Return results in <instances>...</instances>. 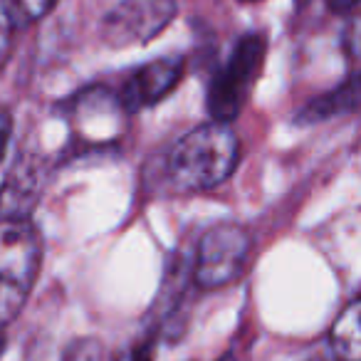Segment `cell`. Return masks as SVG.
<instances>
[{
  "label": "cell",
  "instance_id": "3",
  "mask_svg": "<svg viewBox=\"0 0 361 361\" xmlns=\"http://www.w3.org/2000/svg\"><path fill=\"white\" fill-rule=\"evenodd\" d=\"M265 62V37L250 32L240 37L228 62L216 72L208 87V114L213 121L231 124L245 106Z\"/></svg>",
  "mask_w": 361,
  "mask_h": 361
},
{
  "label": "cell",
  "instance_id": "5",
  "mask_svg": "<svg viewBox=\"0 0 361 361\" xmlns=\"http://www.w3.org/2000/svg\"><path fill=\"white\" fill-rule=\"evenodd\" d=\"M176 0H121L102 20V37L109 47L146 45L171 25Z\"/></svg>",
  "mask_w": 361,
  "mask_h": 361
},
{
  "label": "cell",
  "instance_id": "11",
  "mask_svg": "<svg viewBox=\"0 0 361 361\" xmlns=\"http://www.w3.org/2000/svg\"><path fill=\"white\" fill-rule=\"evenodd\" d=\"M154 351H156L154 336H141L139 341L121 349L114 361H154Z\"/></svg>",
  "mask_w": 361,
  "mask_h": 361
},
{
  "label": "cell",
  "instance_id": "14",
  "mask_svg": "<svg viewBox=\"0 0 361 361\" xmlns=\"http://www.w3.org/2000/svg\"><path fill=\"white\" fill-rule=\"evenodd\" d=\"M359 3V0H329L331 11L336 13H346V11H354V6Z\"/></svg>",
  "mask_w": 361,
  "mask_h": 361
},
{
  "label": "cell",
  "instance_id": "4",
  "mask_svg": "<svg viewBox=\"0 0 361 361\" xmlns=\"http://www.w3.org/2000/svg\"><path fill=\"white\" fill-rule=\"evenodd\" d=\"M250 255V235L238 223H216L198 240L191 277L203 290H221L243 275Z\"/></svg>",
  "mask_w": 361,
  "mask_h": 361
},
{
  "label": "cell",
  "instance_id": "10",
  "mask_svg": "<svg viewBox=\"0 0 361 361\" xmlns=\"http://www.w3.org/2000/svg\"><path fill=\"white\" fill-rule=\"evenodd\" d=\"M57 3L60 0H0V6L13 25H32V23L42 20L47 13H52Z\"/></svg>",
  "mask_w": 361,
  "mask_h": 361
},
{
  "label": "cell",
  "instance_id": "13",
  "mask_svg": "<svg viewBox=\"0 0 361 361\" xmlns=\"http://www.w3.org/2000/svg\"><path fill=\"white\" fill-rule=\"evenodd\" d=\"M8 139H11V119H8V114H3L0 116V159L6 156Z\"/></svg>",
  "mask_w": 361,
  "mask_h": 361
},
{
  "label": "cell",
  "instance_id": "6",
  "mask_svg": "<svg viewBox=\"0 0 361 361\" xmlns=\"http://www.w3.org/2000/svg\"><path fill=\"white\" fill-rule=\"evenodd\" d=\"M183 70H186V60L178 55L151 60L149 65L139 67L126 77L119 104L124 106V111H141L159 104L178 87Z\"/></svg>",
  "mask_w": 361,
  "mask_h": 361
},
{
  "label": "cell",
  "instance_id": "12",
  "mask_svg": "<svg viewBox=\"0 0 361 361\" xmlns=\"http://www.w3.org/2000/svg\"><path fill=\"white\" fill-rule=\"evenodd\" d=\"M11 37H13V23L8 20L6 11L0 6V67H3V62L11 55Z\"/></svg>",
  "mask_w": 361,
  "mask_h": 361
},
{
  "label": "cell",
  "instance_id": "8",
  "mask_svg": "<svg viewBox=\"0 0 361 361\" xmlns=\"http://www.w3.org/2000/svg\"><path fill=\"white\" fill-rule=\"evenodd\" d=\"M356 106H359V80H356V75H351L339 87L317 97L305 109H300L295 121L297 124H319V121H326L331 116L351 114V111H356Z\"/></svg>",
  "mask_w": 361,
  "mask_h": 361
},
{
  "label": "cell",
  "instance_id": "18",
  "mask_svg": "<svg viewBox=\"0 0 361 361\" xmlns=\"http://www.w3.org/2000/svg\"><path fill=\"white\" fill-rule=\"evenodd\" d=\"M240 3H260V0H240Z\"/></svg>",
  "mask_w": 361,
  "mask_h": 361
},
{
  "label": "cell",
  "instance_id": "9",
  "mask_svg": "<svg viewBox=\"0 0 361 361\" xmlns=\"http://www.w3.org/2000/svg\"><path fill=\"white\" fill-rule=\"evenodd\" d=\"M361 302L351 300L344 307L339 317H336L334 326L329 334V351L339 361H359L361 356V314H359Z\"/></svg>",
  "mask_w": 361,
  "mask_h": 361
},
{
  "label": "cell",
  "instance_id": "1",
  "mask_svg": "<svg viewBox=\"0 0 361 361\" xmlns=\"http://www.w3.org/2000/svg\"><path fill=\"white\" fill-rule=\"evenodd\" d=\"M240 159V141L231 124L208 121L183 134L164 161L166 183L176 193L213 191L233 176Z\"/></svg>",
  "mask_w": 361,
  "mask_h": 361
},
{
  "label": "cell",
  "instance_id": "7",
  "mask_svg": "<svg viewBox=\"0 0 361 361\" xmlns=\"http://www.w3.org/2000/svg\"><path fill=\"white\" fill-rule=\"evenodd\" d=\"M42 188H45V161L23 154L0 186V218H30Z\"/></svg>",
  "mask_w": 361,
  "mask_h": 361
},
{
  "label": "cell",
  "instance_id": "17",
  "mask_svg": "<svg viewBox=\"0 0 361 361\" xmlns=\"http://www.w3.org/2000/svg\"><path fill=\"white\" fill-rule=\"evenodd\" d=\"M307 3H310V0H297V6H300V8H302V6H307Z\"/></svg>",
  "mask_w": 361,
  "mask_h": 361
},
{
  "label": "cell",
  "instance_id": "2",
  "mask_svg": "<svg viewBox=\"0 0 361 361\" xmlns=\"http://www.w3.org/2000/svg\"><path fill=\"white\" fill-rule=\"evenodd\" d=\"M42 262V240L30 218H0V331L25 307Z\"/></svg>",
  "mask_w": 361,
  "mask_h": 361
},
{
  "label": "cell",
  "instance_id": "15",
  "mask_svg": "<svg viewBox=\"0 0 361 361\" xmlns=\"http://www.w3.org/2000/svg\"><path fill=\"white\" fill-rule=\"evenodd\" d=\"M312 361H339V359H336V356L329 351V356H324V359H322V356H319V359H312Z\"/></svg>",
  "mask_w": 361,
  "mask_h": 361
},
{
  "label": "cell",
  "instance_id": "16",
  "mask_svg": "<svg viewBox=\"0 0 361 361\" xmlns=\"http://www.w3.org/2000/svg\"><path fill=\"white\" fill-rule=\"evenodd\" d=\"M3 349H6V334L0 331V354H3Z\"/></svg>",
  "mask_w": 361,
  "mask_h": 361
}]
</instances>
